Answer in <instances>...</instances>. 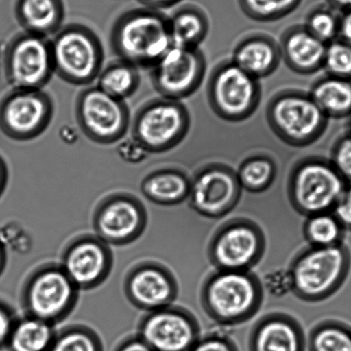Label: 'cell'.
<instances>
[{"label":"cell","mask_w":351,"mask_h":351,"mask_svg":"<svg viewBox=\"0 0 351 351\" xmlns=\"http://www.w3.org/2000/svg\"><path fill=\"white\" fill-rule=\"evenodd\" d=\"M349 185L329 159L311 156L293 165L287 180V196L295 213L306 217L332 213Z\"/></svg>","instance_id":"52a82bcc"},{"label":"cell","mask_w":351,"mask_h":351,"mask_svg":"<svg viewBox=\"0 0 351 351\" xmlns=\"http://www.w3.org/2000/svg\"><path fill=\"white\" fill-rule=\"evenodd\" d=\"M136 1L138 2L142 8L162 12V10L169 9L180 4L183 0H136Z\"/></svg>","instance_id":"b9f144b4"},{"label":"cell","mask_w":351,"mask_h":351,"mask_svg":"<svg viewBox=\"0 0 351 351\" xmlns=\"http://www.w3.org/2000/svg\"><path fill=\"white\" fill-rule=\"evenodd\" d=\"M206 59L199 47L172 46L151 69V82L161 97L182 101L202 85Z\"/></svg>","instance_id":"2e32d148"},{"label":"cell","mask_w":351,"mask_h":351,"mask_svg":"<svg viewBox=\"0 0 351 351\" xmlns=\"http://www.w3.org/2000/svg\"><path fill=\"white\" fill-rule=\"evenodd\" d=\"M304 27L327 45L339 38L340 14L330 6H319L308 13Z\"/></svg>","instance_id":"836d02e7"},{"label":"cell","mask_w":351,"mask_h":351,"mask_svg":"<svg viewBox=\"0 0 351 351\" xmlns=\"http://www.w3.org/2000/svg\"><path fill=\"white\" fill-rule=\"evenodd\" d=\"M191 178L183 170L162 168L144 177L141 184L142 195L160 206H179L189 199Z\"/></svg>","instance_id":"cb8c5ba5"},{"label":"cell","mask_w":351,"mask_h":351,"mask_svg":"<svg viewBox=\"0 0 351 351\" xmlns=\"http://www.w3.org/2000/svg\"><path fill=\"white\" fill-rule=\"evenodd\" d=\"M10 178L9 166L4 156L0 154V199L8 189Z\"/></svg>","instance_id":"ee69618b"},{"label":"cell","mask_w":351,"mask_h":351,"mask_svg":"<svg viewBox=\"0 0 351 351\" xmlns=\"http://www.w3.org/2000/svg\"><path fill=\"white\" fill-rule=\"evenodd\" d=\"M262 284L265 291L267 289L272 296H284L292 292V281L288 269L267 274L262 280Z\"/></svg>","instance_id":"74e56055"},{"label":"cell","mask_w":351,"mask_h":351,"mask_svg":"<svg viewBox=\"0 0 351 351\" xmlns=\"http://www.w3.org/2000/svg\"><path fill=\"white\" fill-rule=\"evenodd\" d=\"M114 351H154L141 337L135 335L128 336L119 342Z\"/></svg>","instance_id":"60d3db41"},{"label":"cell","mask_w":351,"mask_h":351,"mask_svg":"<svg viewBox=\"0 0 351 351\" xmlns=\"http://www.w3.org/2000/svg\"><path fill=\"white\" fill-rule=\"evenodd\" d=\"M323 70L330 76L351 80V45L337 38L327 44Z\"/></svg>","instance_id":"e575fe53"},{"label":"cell","mask_w":351,"mask_h":351,"mask_svg":"<svg viewBox=\"0 0 351 351\" xmlns=\"http://www.w3.org/2000/svg\"><path fill=\"white\" fill-rule=\"evenodd\" d=\"M191 351H240V349L228 334L217 330L201 336Z\"/></svg>","instance_id":"8d00e7d4"},{"label":"cell","mask_w":351,"mask_h":351,"mask_svg":"<svg viewBox=\"0 0 351 351\" xmlns=\"http://www.w3.org/2000/svg\"><path fill=\"white\" fill-rule=\"evenodd\" d=\"M248 351H306L304 327L288 313H265L254 324L247 341Z\"/></svg>","instance_id":"ffe728a7"},{"label":"cell","mask_w":351,"mask_h":351,"mask_svg":"<svg viewBox=\"0 0 351 351\" xmlns=\"http://www.w3.org/2000/svg\"><path fill=\"white\" fill-rule=\"evenodd\" d=\"M232 61L252 77H270L282 61L278 43L270 36L255 33L245 36L234 47Z\"/></svg>","instance_id":"7402d4cb"},{"label":"cell","mask_w":351,"mask_h":351,"mask_svg":"<svg viewBox=\"0 0 351 351\" xmlns=\"http://www.w3.org/2000/svg\"><path fill=\"white\" fill-rule=\"evenodd\" d=\"M332 213L344 230L351 232V184L347 186Z\"/></svg>","instance_id":"ab89813d"},{"label":"cell","mask_w":351,"mask_h":351,"mask_svg":"<svg viewBox=\"0 0 351 351\" xmlns=\"http://www.w3.org/2000/svg\"><path fill=\"white\" fill-rule=\"evenodd\" d=\"M14 15L23 32L49 38L64 26V0H16Z\"/></svg>","instance_id":"603a6c76"},{"label":"cell","mask_w":351,"mask_h":351,"mask_svg":"<svg viewBox=\"0 0 351 351\" xmlns=\"http://www.w3.org/2000/svg\"><path fill=\"white\" fill-rule=\"evenodd\" d=\"M243 192L237 170L224 163H208L191 178L187 201L199 216L220 219L236 209Z\"/></svg>","instance_id":"5bb4252c"},{"label":"cell","mask_w":351,"mask_h":351,"mask_svg":"<svg viewBox=\"0 0 351 351\" xmlns=\"http://www.w3.org/2000/svg\"><path fill=\"white\" fill-rule=\"evenodd\" d=\"M56 112L52 95L43 90L13 88L0 99V132L16 142L38 138Z\"/></svg>","instance_id":"7c38bea8"},{"label":"cell","mask_w":351,"mask_h":351,"mask_svg":"<svg viewBox=\"0 0 351 351\" xmlns=\"http://www.w3.org/2000/svg\"><path fill=\"white\" fill-rule=\"evenodd\" d=\"M5 71L13 88L43 90L54 75L50 40L19 33L6 47Z\"/></svg>","instance_id":"9a60e30c"},{"label":"cell","mask_w":351,"mask_h":351,"mask_svg":"<svg viewBox=\"0 0 351 351\" xmlns=\"http://www.w3.org/2000/svg\"><path fill=\"white\" fill-rule=\"evenodd\" d=\"M75 119L85 137L101 145L121 141L132 121L127 102L111 97L97 86L85 88L77 95Z\"/></svg>","instance_id":"8fae6325"},{"label":"cell","mask_w":351,"mask_h":351,"mask_svg":"<svg viewBox=\"0 0 351 351\" xmlns=\"http://www.w3.org/2000/svg\"><path fill=\"white\" fill-rule=\"evenodd\" d=\"M148 210L134 194L116 192L99 201L92 216L95 236L110 247L134 243L148 226Z\"/></svg>","instance_id":"4fadbf2b"},{"label":"cell","mask_w":351,"mask_h":351,"mask_svg":"<svg viewBox=\"0 0 351 351\" xmlns=\"http://www.w3.org/2000/svg\"><path fill=\"white\" fill-rule=\"evenodd\" d=\"M308 351H351V324L339 319L320 320L306 337Z\"/></svg>","instance_id":"f1b7e54d"},{"label":"cell","mask_w":351,"mask_h":351,"mask_svg":"<svg viewBox=\"0 0 351 351\" xmlns=\"http://www.w3.org/2000/svg\"><path fill=\"white\" fill-rule=\"evenodd\" d=\"M308 93L329 120L350 118L351 80L326 74L313 84Z\"/></svg>","instance_id":"d4e9b609"},{"label":"cell","mask_w":351,"mask_h":351,"mask_svg":"<svg viewBox=\"0 0 351 351\" xmlns=\"http://www.w3.org/2000/svg\"><path fill=\"white\" fill-rule=\"evenodd\" d=\"M282 60L293 73L309 76L323 69L326 44L320 42L304 25H295L282 34Z\"/></svg>","instance_id":"44dd1931"},{"label":"cell","mask_w":351,"mask_h":351,"mask_svg":"<svg viewBox=\"0 0 351 351\" xmlns=\"http://www.w3.org/2000/svg\"><path fill=\"white\" fill-rule=\"evenodd\" d=\"M348 134H350L351 135V115L350 116V118L348 119L347 121V132Z\"/></svg>","instance_id":"7dc6e473"},{"label":"cell","mask_w":351,"mask_h":351,"mask_svg":"<svg viewBox=\"0 0 351 351\" xmlns=\"http://www.w3.org/2000/svg\"><path fill=\"white\" fill-rule=\"evenodd\" d=\"M265 289L253 271L215 270L201 285L199 302L206 315L223 326L243 325L263 306Z\"/></svg>","instance_id":"6da1fadb"},{"label":"cell","mask_w":351,"mask_h":351,"mask_svg":"<svg viewBox=\"0 0 351 351\" xmlns=\"http://www.w3.org/2000/svg\"><path fill=\"white\" fill-rule=\"evenodd\" d=\"M302 233L308 246L329 247L344 243L347 232L332 213H323L306 217Z\"/></svg>","instance_id":"4dcf8cb0"},{"label":"cell","mask_w":351,"mask_h":351,"mask_svg":"<svg viewBox=\"0 0 351 351\" xmlns=\"http://www.w3.org/2000/svg\"><path fill=\"white\" fill-rule=\"evenodd\" d=\"M329 160L341 177L348 184H351V135L350 134L346 132L334 142Z\"/></svg>","instance_id":"d590c367"},{"label":"cell","mask_w":351,"mask_h":351,"mask_svg":"<svg viewBox=\"0 0 351 351\" xmlns=\"http://www.w3.org/2000/svg\"><path fill=\"white\" fill-rule=\"evenodd\" d=\"M302 0H238L245 16L260 23L278 21L291 14Z\"/></svg>","instance_id":"d6a6232c"},{"label":"cell","mask_w":351,"mask_h":351,"mask_svg":"<svg viewBox=\"0 0 351 351\" xmlns=\"http://www.w3.org/2000/svg\"><path fill=\"white\" fill-rule=\"evenodd\" d=\"M56 333L52 324L29 315L19 317L5 350L49 351Z\"/></svg>","instance_id":"4316f807"},{"label":"cell","mask_w":351,"mask_h":351,"mask_svg":"<svg viewBox=\"0 0 351 351\" xmlns=\"http://www.w3.org/2000/svg\"><path fill=\"white\" fill-rule=\"evenodd\" d=\"M6 265H8V253L4 243L0 238V277L4 274Z\"/></svg>","instance_id":"bcb514c9"},{"label":"cell","mask_w":351,"mask_h":351,"mask_svg":"<svg viewBox=\"0 0 351 351\" xmlns=\"http://www.w3.org/2000/svg\"><path fill=\"white\" fill-rule=\"evenodd\" d=\"M110 246L95 234H81L64 246L60 267L80 291H93L108 280L114 268Z\"/></svg>","instance_id":"ac0fdd59"},{"label":"cell","mask_w":351,"mask_h":351,"mask_svg":"<svg viewBox=\"0 0 351 351\" xmlns=\"http://www.w3.org/2000/svg\"><path fill=\"white\" fill-rule=\"evenodd\" d=\"M211 110L230 123L251 118L261 104L260 80L241 70L231 60L221 61L211 71L206 88Z\"/></svg>","instance_id":"30bf717a"},{"label":"cell","mask_w":351,"mask_h":351,"mask_svg":"<svg viewBox=\"0 0 351 351\" xmlns=\"http://www.w3.org/2000/svg\"><path fill=\"white\" fill-rule=\"evenodd\" d=\"M173 46L196 49L206 40L210 29L209 19L202 8L185 5L169 16Z\"/></svg>","instance_id":"484cf974"},{"label":"cell","mask_w":351,"mask_h":351,"mask_svg":"<svg viewBox=\"0 0 351 351\" xmlns=\"http://www.w3.org/2000/svg\"><path fill=\"white\" fill-rule=\"evenodd\" d=\"M109 46L118 60L151 70L173 46L169 16L146 8L129 10L112 23Z\"/></svg>","instance_id":"7a4b0ae2"},{"label":"cell","mask_w":351,"mask_h":351,"mask_svg":"<svg viewBox=\"0 0 351 351\" xmlns=\"http://www.w3.org/2000/svg\"><path fill=\"white\" fill-rule=\"evenodd\" d=\"M330 8L343 13L351 10V0H326Z\"/></svg>","instance_id":"f6af8a7d"},{"label":"cell","mask_w":351,"mask_h":351,"mask_svg":"<svg viewBox=\"0 0 351 351\" xmlns=\"http://www.w3.org/2000/svg\"><path fill=\"white\" fill-rule=\"evenodd\" d=\"M80 293L60 263L46 262L27 276L20 292V305L25 315L56 326L74 312Z\"/></svg>","instance_id":"8992f818"},{"label":"cell","mask_w":351,"mask_h":351,"mask_svg":"<svg viewBox=\"0 0 351 351\" xmlns=\"http://www.w3.org/2000/svg\"><path fill=\"white\" fill-rule=\"evenodd\" d=\"M137 335L154 351H191L202 334L196 315L173 304L145 313L139 320Z\"/></svg>","instance_id":"e0dca14e"},{"label":"cell","mask_w":351,"mask_h":351,"mask_svg":"<svg viewBox=\"0 0 351 351\" xmlns=\"http://www.w3.org/2000/svg\"><path fill=\"white\" fill-rule=\"evenodd\" d=\"M288 270L296 298L308 303L326 301L349 278L351 251L346 243L329 247L308 246L295 255Z\"/></svg>","instance_id":"3957f363"},{"label":"cell","mask_w":351,"mask_h":351,"mask_svg":"<svg viewBox=\"0 0 351 351\" xmlns=\"http://www.w3.org/2000/svg\"><path fill=\"white\" fill-rule=\"evenodd\" d=\"M339 38L351 45V10L340 13Z\"/></svg>","instance_id":"7bdbcfd3"},{"label":"cell","mask_w":351,"mask_h":351,"mask_svg":"<svg viewBox=\"0 0 351 351\" xmlns=\"http://www.w3.org/2000/svg\"><path fill=\"white\" fill-rule=\"evenodd\" d=\"M18 318L19 316L12 306L0 299V351L6 349L10 336Z\"/></svg>","instance_id":"f35d334b"},{"label":"cell","mask_w":351,"mask_h":351,"mask_svg":"<svg viewBox=\"0 0 351 351\" xmlns=\"http://www.w3.org/2000/svg\"><path fill=\"white\" fill-rule=\"evenodd\" d=\"M51 42L54 74L74 86H88L104 67L105 51L100 37L80 23L64 25Z\"/></svg>","instance_id":"277c9868"},{"label":"cell","mask_w":351,"mask_h":351,"mask_svg":"<svg viewBox=\"0 0 351 351\" xmlns=\"http://www.w3.org/2000/svg\"><path fill=\"white\" fill-rule=\"evenodd\" d=\"M237 175L243 191L254 194L263 193L274 185L278 167L271 156L252 155L241 163Z\"/></svg>","instance_id":"f546056e"},{"label":"cell","mask_w":351,"mask_h":351,"mask_svg":"<svg viewBox=\"0 0 351 351\" xmlns=\"http://www.w3.org/2000/svg\"><path fill=\"white\" fill-rule=\"evenodd\" d=\"M49 351H104V344L92 327L71 324L57 330Z\"/></svg>","instance_id":"1f68e13d"},{"label":"cell","mask_w":351,"mask_h":351,"mask_svg":"<svg viewBox=\"0 0 351 351\" xmlns=\"http://www.w3.org/2000/svg\"><path fill=\"white\" fill-rule=\"evenodd\" d=\"M123 292L132 306L149 313L173 305L178 298L180 286L175 274L166 265L146 260L129 269Z\"/></svg>","instance_id":"d6986e66"},{"label":"cell","mask_w":351,"mask_h":351,"mask_svg":"<svg viewBox=\"0 0 351 351\" xmlns=\"http://www.w3.org/2000/svg\"><path fill=\"white\" fill-rule=\"evenodd\" d=\"M265 117L279 141L295 148L315 144L329 125V119L309 93L292 88L279 91L270 99Z\"/></svg>","instance_id":"5b68a950"},{"label":"cell","mask_w":351,"mask_h":351,"mask_svg":"<svg viewBox=\"0 0 351 351\" xmlns=\"http://www.w3.org/2000/svg\"><path fill=\"white\" fill-rule=\"evenodd\" d=\"M265 233L256 221L246 217L230 218L213 232L206 256L215 270L253 271L267 252Z\"/></svg>","instance_id":"9c48e42d"},{"label":"cell","mask_w":351,"mask_h":351,"mask_svg":"<svg viewBox=\"0 0 351 351\" xmlns=\"http://www.w3.org/2000/svg\"><path fill=\"white\" fill-rule=\"evenodd\" d=\"M130 128L134 142L143 152L162 154L176 148L186 138L191 115L182 101L155 98L138 109Z\"/></svg>","instance_id":"ba28073f"},{"label":"cell","mask_w":351,"mask_h":351,"mask_svg":"<svg viewBox=\"0 0 351 351\" xmlns=\"http://www.w3.org/2000/svg\"><path fill=\"white\" fill-rule=\"evenodd\" d=\"M97 86L119 100L125 101L138 91L141 83L138 68L123 60H116L104 67Z\"/></svg>","instance_id":"83f0119b"}]
</instances>
